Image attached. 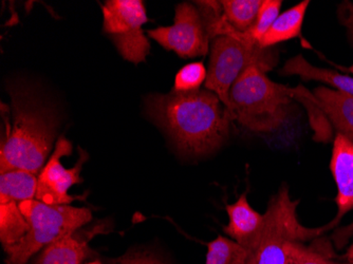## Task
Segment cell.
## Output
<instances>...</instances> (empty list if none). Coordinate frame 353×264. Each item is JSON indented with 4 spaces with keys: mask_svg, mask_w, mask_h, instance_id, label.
Returning a JSON list of instances; mask_svg holds the SVG:
<instances>
[{
    "mask_svg": "<svg viewBox=\"0 0 353 264\" xmlns=\"http://www.w3.org/2000/svg\"><path fill=\"white\" fill-rule=\"evenodd\" d=\"M310 1L305 0L281 13L259 41L261 48H274L279 43L301 37L303 19Z\"/></svg>",
    "mask_w": 353,
    "mask_h": 264,
    "instance_id": "cell-15",
    "label": "cell"
},
{
    "mask_svg": "<svg viewBox=\"0 0 353 264\" xmlns=\"http://www.w3.org/2000/svg\"><path fill=\"white\" fill-rule=\"evenodd\" d=\"M353 236V221L349 225L343 226L334 230V233L331 235V240L334 243L335 247L338 250H342L349 240Z\"/></svg>",
    "mask_w": 353,
    "mask_h": 264,
    "instance_id": "cell-25",
    "label": "cell"
},
{
    "mask_svg": "<svg viewBox=\"0 0 353 264\" xmlns=\"http://www.w3.org/2000/svg\"><path fill=\"white\" fill-rule=\"evenodd\" d=\"M299 204V200L291 199L287 185L272 196L263 214L261 233L248 251L245 264H285L289 242L305 243L333 230L330 223L316 228L303 226L297 219Z\"/></svg>",
    "mask_w": 353,
    "mask_h": 264,
    "instance_id": "cell-4",
    "label": "cell"
},
{
    "mask_svg": "<svg viewBox=\"0 0 353 264\" xmlns=\"http://www.w3.org/2000/svg\"><path fill=\"white\" fill-rule=\"evenodd\" d=\"M248 252L237 242L218 236L208 244L205 264H245Z\"/></svg>",
    "mask_w": 353,
    "mask_h": 264,
    "instance_id": "cell-20",
    "label": "cell"
},
{
    "mask_svg": "<svg viewBox=\"0 0 353 264\" xmlns=\"http://www.w3.org/2000/svg\"><path fill=\"white\" fill-rule=\"evenodd\" d=\"M146 110L184 154L203 156L221 146L234 122L219 97L208 90L152 94Z\"/></svg>",
    "mask_w": 353,
    "mask_h": 264,
    "instance_id": "cell-1",
    "label": "cell"
},
{
    "mask_svg": "<svg viewBox=\"0 0 353 264\" xmlns=\"http://www.w3.org/2000/svg\"><path fill=\"white\" fill-rule=\"evenodd\" d=\"M247 194L243 192L235 203L225 205L229 224L223 232L248 252L259 237L265 217L250 205Z\"/></svg>",
    "mask_w": 353,
    "mask_h": 264,
    "instance_id": "cell-11",
    "label": "cell"
},
{
    "mask_svg": "<svg viewBox=\"0 0 353 264\" xmlns=\"http://www.w3.org/2000/svg\"><path fill=\"white\" fill-rule=\"evenodd\" d=\"M225 21L235 31L247 33L255 25L263 0H222Z\"/></svg>",
    "mask_w": 353,
    "mask_h": 264,
    "instance_id": "cell-18",
    "label": "cell"
},
{
    "mask_svg": "<svg viewBox=\"0 0 353 264\" xmlns=\"http://www.w3.org/2000/svg\"><path fill=\"white\" fill-rule=\"evenodd\" d=\"M89 238L77 232L46 246L35 264H83L90 256Z\"/></svg>",
    "mask_w": 353,
    "mask_h": 264,
    "instance_id": "cell-14",
    "label": "cell"
},
{
    "mask_svg": "<svg viewBox=\"0 0 353 264\" xmlns=\"http://www.w3.org/2000/svg\"><path fill=\"white\" fill-rule=\"evenodd\" d=\"M111 262L112 264H165L161 258L146 252H130Z\"/></svg>",
    "mask_w": 353,
    "mask_h": 264,
    "instance_id": "cell-23",
    "label": "cell"
},
{
    "mask_svg": "<svg viewBox=\"0 0 353 264\" xmlns=\"http://www.w3.org/2000/svg\"><path fill=\"white\" fill-rule=\"evenodd\" d=\"M79 159L71 168H65L61 164L63 156L72 154V144L66 138H59L54 152L46 163L39 174L35 199L48 205H70L77 196L68 194V190L77 184L82 183L81 176L83 166L88 160L86 152L79 148Z\"/></svg>",
    "mask_w": 353,
    "mask_h": 264,
    "instance_id": "cell-9",
    "label": "cell"
},
{
    "mask_svg": "<svg viewBox=\"0 0 353 264\" xmlns=\"http://www.w3.org/2000/svg\"><path fill=\"white\" fill-rule=\"evenodd\" d=\"M39 176L25 170H11L0 176V201L35 199Z\"/></svg>",
    "mask_w": 353,
    "mask_h": 264,
    "instance_id": "cell-17",
    "label": "cell"
},
{
    "mask_svg": "<svg viewBox=\"0 0 353 264\" xmlns=\"http://www.w3.org/2000/svg\"><path fill=\"white\" fill-rule=\"evenodd\" d=\"M87 264H102V263H101L100 261H93V262H90V263H87Z\"/></svg>",
    "mask_w": 353,
    "mask_h": 264,
    "instance_id": "cell-27",
    "label": "cell"
},
{
    "mask_svg": "<svg viewBox=\"0 0 353 264\" xmlns=\"http://www.w3.org/2000/svg\"><path fill=\"white\" fill-rule=\"evenodd\" d=\"M103 29L114 41L123 59L140 63L150 54V43L143 26L148 21L144 3L141 0H107L101 6Z\"/></svg>",
    "mask_w": 353,
    "mask_h": 264,
    "instance_id": "cell-7",
    "label": "cell"
},
{
    "mask_svg": "<svg viewBox=\"0 0 353 264\" xmlns=\"http://www.w3.org/2000/svg\"><path fill=\"white\" fill-rule=\"evenodd\" d=\"M344 257L346 258L347 261L353 263V244L349 246V249L347 250V253L345 254Z\"/></svg>",
    "mask_w": 353,
    "mask_h": 264,
    "instance_id": "cell-26",
    "label": "cell"
},
{
    "mask_svg": "<svg viewBox=\"0 0 353 264\" xmlns=\"http://www.w3.org/2000/svg\"><path fill=\"white\" fill-rule=\"evenodd\" d=\"M338 17L340 23L346 28L347 37L353 45V3L343 1L338 8Z\"/></svg>",
    "mask_w": 353,
    "mask_h": 264,
    "instance_id": "cell-24",
    "label": "cell"
},
{
    "mask_svg": "<svg viewBox=\"0 0 353 264\" xmlns=\"http://www.w3.org/2000/svg\"><path fill=\"white\" fill-rule=\"evenodd\" d=\"M330 170L338 187L335 199L338 212L334 219L329 222L334 228L353 208V141L343 134H336L333 141Z\"/></svg>",
    "mask_w": 353,
    "mask_h": 264,
    "instance_id": "cell-10",
    "label": "cell"
},
{
    "mask_svg": "<svg viewBox=\"0 0 353 264\" xmlns=\"http://www.w3.org/2000/svg\"><path fill=\"white\" fill-rule=\"evenodd\" d=\"M279 61L276 49L261 48L247 33L216 37L210 48L205 89L215 93L229 111L230 90L239 75L250 65H257L265 73L269 72Z\"/></svg>",
    "mask_w": 353,
    "mask_h": 264,
    "instance_id": "cell-5",
    "label": "cell"
},
{
    "mask_svg": "<svg viewBox=\"0 0 353 264\" xmlns=\"http://www.w3.org/2000/svg\"><path fill=\"white\" fill-rule=\"evenodd\" d=\"M279 74L299 75L303 81H321L332 87L334 90L353 95V77L330 69L317 68L301 54L289 59L279 70Z\"/></svg>",
    "mask_w": 353,
    "mask_h": 264,
    "instance_id": "cell-13",
    "label": "cell"
},
{
    "mask_svg": "<svg viewBox=\"0 0 353 264\" xmlns=\"http://www.w3.org/2000/svg\"><path fill=\"white\" fill-rule=\"evenodd\" d=\"M332 255L330 243L322 239H315L310 246L305 245L303 242H289L285 264H353L332 261L330 259Z\"/></svg>",
    "mask_w": 353,
    "mask_h": 264,
    "instance_id": "cell-19",
    "label": "cell"
},
{
    "mask_svg": "<svg viewBox=\"0 0 353 264\" xmlns=\"http://www.w3.org/2000/svg\"><path fill=\"white\" fill-rule=\"evenodd\" d=\"M349 72L353 73V65L348 69Z\"/></svg>",
    "mask_w": 353,
    "mask_h": 264,
    "instance_id": "cell-28",
    "label": "cell"
},
{
    "mask_svg": "<svg viewBox=\"0 0 353 264\" xmlns=\"http://www.w3.org/2000/svg\"><path fill=\"white\" fill-rule=\"evenodd\" d=\"M208 71L201 61L188 63L178 71L174 77V90L179 92H190L199 90L205 83Z\"/></svg>",
    "mask_w": 353,
    "mask_h": 264,
    "instance_id": "cell-22",
    "label": "cell"
},
{
    "mask_svg": "<svg viewBox=\"0 0 353 264\" xmlns=\"http://www.w3.org/2000/svg\"><path fill=\"white\" fill-rule=\"evenodd\" d=\"M292 88L272 81L257 65H250L230 90L233 121L253 132H272L283 126Z\"/></svg>",
    "mask_w": 353,
    "mask_h": 264,
    "instance_id": "cell-3",
    "label": "cell"
},
{
    "mask_svg": "<svg viewBox=\"0 0 353 264\" xmlns=\"http://www.w3.org/2000/svg\"><path fill=\"white\" fill-rule=\"evenodd\" d=\"M30 225L29 233L21 241L6 250L7 264H26L32 256L63 236L77 232L92 220L86 207L48 205L37 199L19 203Z\"/></svg>",
    "mask_w": 353,
    "mask_h": 264,
    "instance_id": "cell-6",
    "label": "cell"
},
{
    "mask_svg": "<svg viewBox=\"0 0 353 264\" xmlns=\"http://www.w3.org/2000/svg\"><path fill=\"white\" fill-rule=\"evenodd\" d=\"M19 203L14 200L0 201V240L5 251L16 245L29 233L30 225Z\"/></svg>",
    "mask_w": 353,
    "mask_h": 264,
    "instance_id": "cell-16",
    "label": "cell"
},
{
    "mask_svg": "<svg viewBox=\"0 0 353 264\" xmlns=\"http://www.w3.org/2000/svg\"><path fill=\"white\" fill-rule=\"evenodd\" d=\"M281 6H283L281 0H263L255 25L247 32L248 37L252 41L259 45V41L263 39L265 33L276 21L277 17L281 15Z\"/></svg>",
    "mask_w": 353,
    "mask_h": 264,
    "instance_id": "cell-21",
    "label": "cell"
},
{
    "mask_svg": "<svg viewBox=\"0 0 353 264\" xmlns=\"http://www.w3.org/2000/svg\"><path fill=\"white\" fill-rule=\"evenodd\" d=\"M313 95L336 134L353 141V95L327 87H317Z\"/></svg>",
    "mask_w": 353,
    "mask_h": 264,
    "instance_id": "cell-12",
    "label": "cell"
},
{
    "mask_svg": "<svg viewBox=\"0 0 353 264\" xmlns=\"http://www.w3.org/2000/svg\"><path fill=\"white\" fill-rule=\"evenodd\" d=\"M10 94L12 123L6 121L0 172L25 170L39 174L57 138V116L26 89L13 87Z\"/></svg>",
    "mask_w": 353,
    "mask_h": 264,
    "instance_id": "cell-2",
    "label": "cell"
},
{
    "mask_svg": "<svg viewBox=\"0 0 353 264\" xmlns=\"http://www.w3.org/2000/svg\"><path fill=\"white\" fill-rule=\"evenodd\" d=\"M174 23L148 30L150 39L181 59L205 57L211 48V37L203 16L195 3H182L176 7Z\"/></svg>",
    "mask_w": 353,
    "mask_h": 264,
    "instance_id": "cell-8",
    "label": "cell"
}]
</instances>
